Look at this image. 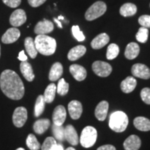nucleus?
<instances>
[{
  "instance_id": "f257e3e1",
  "label": "nucleus",
  "mask_w": 150,
  "mask_h": 150,
  "mask_svg": "<svg viewBox=\"0 0 150 150\" xmlns=\"http://www.w3.org/2000/svg\"><path fill=\"white\" fill-rule=\"evenodd\" d=\"M0 88L8 98L19 100L24 97V86L19 75L14 71L6 70L0 76Z\"/></svg>"
},
{
  "instance_id": "f03ea898",
  "label": "nucleus",
  "mask_w": 150,
  "mask_h": 150,
  "mask_svg": "<svg viewBox=\"0 0 150 150\" xmlns=\"http://www.w3.org/2000/svg\"><path fill=\"white\" fill-rule=\"evenodd\" d=\"M34 43L38 52L42 55H52L56 51V40L47 35H38L35 38Z\"/></svg>"
},
{
  "instance_id": "7ed1b4c3",
  "label": "nucleus",
  "mask_w": 150,
  "mask_h": 150,
  "mask_svg": "<svg viewBox=\"0 0 150 150\" xmlns=\"http://www.w3.org/2000/svg\"><path fill=\"white\" fill-rule=\"evenodd\" d=\"M129 124L127 114L122 111H115L110 115L109 127L112 131L117 133L123 132L126 130Z\"/></svg>"
},
{
  "instance_id": "20e7f679",
  "label": "nucleus",
  "mask_w": 150,
  "mask_h": 150,
  "mask_svg": "<svg viewBox=\"0 0 150 150\" xmlns=\"http://www.w3.org/2000/svg\"><path fill=\"white\" fill-rule=\"evenodd\" d=\"M97 138V131L93 127L88 126L82 131L80 137L81 145L85 148H89L95 145Z\"/></svg>"
},
{
  "instance_id": "39448f33",
  "label": "nucleus",
  "mask_w": 150,
  "mask_h": 150,
  "mask_svg": "<svg viewBox=\"0 0 150 150\" xmlns=\"http://www.w3.org/2000/svg\"><path fill=\"white\" fill-rule=\"evenodd\" d=\"M106 4L104 1H98L94 3L86 11L85 13V18L88 21H93L95 19L103 16L106 11Z\"/></svg>"
},
{
  "instance_id": "423d86ee",
  "label": "nucleus",
  "mask_w": 150,
  "mask_h": 150,
  "mask_svg": "<svg viewBox=\"0 0 150 150\" xmlns=\"http://www.w3.org/2000/svg\"><path fill=\"white\" fill-rule=\"evenodd\" d=\"M93 72L97 76L101 77H106L109 76L112 72V67L109 63L106 62L97 61L94 62L92 65Z\"/></svg>"
},
{
  "instance_id": "0eeeda50",
  "label": "nucleus",
  "mask_w": 150,
  "mask_h": 150,
  "mask_svg": "<svg viewBox=\"0 0 150 150\" xmlns=\"http://www.w3.org/2000/svg\"><path fill=\"white\" fill-rule=\"evenodd\" d=\"M27 120V110L26 108L20 106L16 108L13 115V122L18 128L22 127Z\"/></svg>"
},
{
  "instance_id": "6e6552de",
  "label": "nucleus",
  "mask_w": 150,
  "mask_h": 150,
  "mask_svg": "<svg viewBox=\"0 0 150 150\" xmlns=\"http://www.w3.org/2000/svg\"><path fill=\"white\" fill-rule=\"evenodd\" d=\"M131 73L135 77H138L142 79H149L150 78V70L147 65L136 63L131 68Z\"/></svg>"
},
{
  "instance_id": "1a4fd4ad",
  "label": "nucleus",
  "mask_w": 150,
  "mask_h": 150,
  "mask_svg": "<svg viewBox=\"0 0 150 150\" xmlns=\"http://www.w3.org/2000/svg\"><path fill=\"white\" fill-rule=\"evenodd\" d=\"M27 21V15L22 9H17L11 14L10 17V24L15 27H20Z\"/></svg>"
},
{
  "instance_id": "9d476101",
  "label": "nucleus",
  "mask_w": 150,
  "mask_h": 150,
  "mask_svg": "<svg viewBox=\"0 0 150 150\" xmlns=\"http://www.w3.org/2000/svg\"><path fill=\"white\" fill-rule=\"evenodd\" d=\"M54 24L50 20H44L38 22L35 25L34 32L38 35H46L54 30Z\"/></svg>"
},
{
  "instance_id": "9b49d317",
  "label": "nucleus",
  "mask_w": 150,
  "mask_h": 150,
  "mask_svg": "<svg viewBox=\"0 0 150 150\" xmlns=\"http://www.w3.org/2000/svg\"><path fill=\"white\" fill-rule=\"evenodd\" d=\"M66 110L64 106L62 105L56 106L54 108L53 115H52V120H53L54 125H58V126L63 125L66 119Z\"/></svg>"
},
{
  "instance_id": "f8f14e48",
  "label": "nucleus",
  "mask_w": 150,
  "mask_h": 150,
  "mask_svg": "<svg viewBox=\"0 0 150 150\" xmlns=\"http://www.w3.org/2000/svg\"><path fill=\"white\" fill-rule=\"evenodd\" d=\"M20 36V31L16 27L8 29L1 37V41L4 44H11L18 40Z\"/></svg>"
},
{
  "instance_id": "ddd939ff",
  "label": "nucleus",
  "mask_w": 150,
  "mask_h": 150,
  "mask_svg": "<svg viewBox=\"0 0 150 150\" xmlns=\"http://www.w3.org/2000/svg\"><path fill=\"white\" fill-rule=\"evenodd\" d=\"M68 111L70 117L73 120H77L81 117L82 112H83V107L81 103L79 101L72 100L68 104Z\"/></svg>"
},
{
  "instance_id": "4468645a",
  "label": "nucleus",
  "mask_w": 150,
  "mask_h": 150,
  "mask_svg": "<svg viewBox=\"0 0 150 150\" xmlns=\"http://www.w3.org/2000/svg\"><path fill=\"white\" fill-rule=\"evenodd\" d=\"M65 139L70 144V145L76 146L78 145L79 136L74 127L71 125H68L65 128Z\"/></svg>"
},
{
  "instance_id": "2eb2a0df",
  "label": "nucleus",
  "mask_w": 150,
  "mask_h": 150,
  "mask_svg": "<svg viewBox=\"0 0 150 150\" xmlns=\"http://www.w3.org/2000/svg\"><path fill=\"white\" fill-rule=\"evenodd\" d=\"M125 150H138L141 146V140L136 135H131L124 142Z\"/></svg>"
},
{
  "instance_id": "dca6fc26",
  "label": "nucleus",
  "mask_w": 150,
  "mask_h": 150,
  "mask_svg": "<svg viewBox=\"0 0 150 150\" xmlns=\"http://www.w3.org/2000/svg\"><path fill=\"white\" fill-rule=\"evenodd\" d=\"M70 72L76 81H81L86 78L87 72L86 70L81 65L77 64L71 65L70 67Z\"/></svg>"
},
{
  "instance_id": "f3484780",
  "label": "nucleus",
  "mask_w": 150,
  "mask_h": 150,
  "mask_svg": "<svg viewBox=\"0 0 150 150\" xmlns=\"http://www.w3.org/2000/svg\"><path fill=\"white\" fill-rule=\"evenodd\" d=\"M110 40V38L105 33H102L99 34L92 40L91 47L94 50H99V49L104 47L105 45L108 44Z\"/></svg>"
},
{
  "instance_id": "a211bd4d",
  "label": "nucleus",
  "mask_w": 150,
  "mask_h": 150,
  "mask_svg": "<svg viewBox=\"0 0 150 150\" xmlns=\"http://www.w3.org/2000/svg\"><path fill=\"white\" fill-rule=\"evenodd\" d=\"M108 110V103L106 101L99 102L95 108V115L99 121H104L106 118Z\"/></svg>"
},
{
  "instance_id": "6ab92c4d",
  "label": "nucleus",
  "mask_w": 150,
  "mask_h": 150,
  "mask_svg": "<svg viewBox=\"0 0 150 150\" xmlns=\"http://www.w3.org/2000/svg\"><path fill=\"white\" fill-rule=\"evenodd\" d=\"M20 71L26 80L28 81H32L34 79L35 75L33 73L31 65L27 61H22L20 63Z\"/></svg>"
},
{
  "instance_id": "aec40b11",
  "label": "nucleus",
  "mask_w": 150,
  "mask_h": 150,
  "mask_svg": "<svg viewBox=\"0 0 150 150\" xmlns=\"http://www.w3.org/2000/svg\"><path fill=\"white\" fill-rule=\"evenodd\" d=\"M137 85V81L133 76H128L122 81L121 90L125 93H130L134 91Z\"/></svg>"
},
{
  "instance_id": "412c9836",
  "label": "nucleus",
  "mask_w": 150,
  "mask_h": 150,
  "mask_svg": "<svg viewBox=\"0 0 150 150\" xmlns=\"http://www.w3.org/2000/svg\"><path fill=\"white\" fill-rule=\"evenodd\" d=\"M86 52V48L83 45H78L71 49L67 54V59L71 61H76L82 57Z\"/></svg>"
},
{
  "instance_id": "4be33fe9",
  "label": "nucleus",
  "mask_w": 150,
  "mask_h": 150,
  "mask_svg": "<svg viewBox=\"0 0 150 150\" xmlns=\"http://www.w3.org/2000/svg\"><path fill=\"white\" fill-rule=\"evenodd\" d=\"M63 73V65L61 63H55L52 65L49 74V79L52 81H55L61 77Z\"/></svg>"
},
{
  "instance_id": "5701e85b",
  "label": "nucleus",
  "mask_w": 150,
  "mask_h": 150,
  "mask_svg": "<svg viewBox=\"0 0 150 150\" xmlns=\"http://www.w3.org/2000/svg\"><path fill=\"white\" fill-rule=\"evenodd\" d=\"M140 53V47L136 42H130L127 45L125 50V56L127 59L132 60L136 59Z\"/></svg>"
},
{
  "instance_id": "b1692460",
  "label": "nucleus",
  "mask_w": 150,
  "mask_h": 150,
  "mask_svg": "<svg viewBox=\"0 0 150 150\" xmlns=\"http://www.w3.org/2000/svg\"><path fill=\"white\" fill-rule=\"evenodd\" d=\"M134 125L137 129L141 131L150 130V120L145 117H137L135 118Z\"/></svg>"
},
{
  "instance_id": "393cba45",
  "label": "nucleus",
  "mask_w": 150,
  "mask_h": 150,
  "mask_svg": "<svg viewBox=\"0 0 150 150\" xmlns=\"http://www.w3.org/2000/svg\"><path fill=\"white\" fill-rule=\"evenodd\" d=\"M50 126V120L48 119H40L35 121L33 125V130L38 134H42Z\"/></svg>"
},
{
  "instance_id": "a878e982",
  "label": "nucleus",
  "mask_w": 150,
  "mask_h": 150,
  "mask_svg": "<svg viewBox=\"0 0 150 150\" xmlns=\"http://www.w3.org/2000/svg\"><path fill=\"white\" fill-rule=\"evenodd\" d=\"M24 47H25L26 51H27V54H29L30 57L31 59H35L37 56L38 51L36 47H35L34 40H33L32 38H26L25 40H24Z\"/></svg>"
},
{
  "instance_id": "bb28decb",
  "label": "nucleus",
  "mask_w": 150,
  "mask_h": 150,
  "mask_svg": "<svg viewBox=\"0 0 150 150\" xmlns=\"http://www.w3.org/2000/svg\"><path fill=\"white\" fill-rule=\"evenodd\" d=\"M137 7L132 3H126L123 4L120 9V13L124 17L133 16L136 13Z\"/></svg>"
},
{
  "instance_id": "cd10ccee",
  "label": "nucleus",
  "mask_w": 150,
  "mask_h": 150,
  "mask_svg": "<svg viewBox=\"0 0 150 150\" xmlns=\"http://www.w3.org/2000/svg\"><path fill=\"white\" fill-rule=\"evenodd\" d=\"M56 92V86L54 83H50L47 87L46 88L45 91L44 97L45 101L47 103H52L55 98Z\"/></svg>"
},
{
  "instance_id": "c85d7f7f",
  "label": "nucleus",
  "mask_w": 150,
  "mask_h": 150,
  "mask_svg": "<svg viewBox=\"0 0 150 150\" xmlns=\"http://www.w3.org/2000/svg\"><path fill=\"white\" fill-rule=\"evenodd\" d=\"M45 107V101L43 95H39L36 99L34 108L35 117H39L42 114Z\"/></svg>"
},
{
  "instance_id": "c756f323",
  "label": "nucleus",
  "mask_w": 150,
  "mask_h": 150,
  "mask_svg": "<svg viewBox=\"0 0 150 150\" xmlns=\"http://www.w3.org/2000/svg\"><path fill=\"white\" fill-rule=\"evenodd\" d=\"M26 142L28 148L31 150H39L40 148V144L33 134H29L27 136Z\"/></svg>"
},
{
  "instance_id": "7c9ffc66",
  "label": "nucleus",
  "mask_w": 150,
  "mask_h": 150,
  "mask_svg": "<svg viewBox=\"0 0 150 150\" xmlns=\"http://www.w3.org/2000/svg\"><path fill=\"white\" fill-rule=\"evenodd\" d=\"M120 52V49L117 45L115 43H112L108 45L106 52V59L108 60H112L115 59L118 56Z\"/></svg>"
},
{
  "instance_id": "2f4dec72",
  "label": "nucleus",
  "mask_w": 150,
  "mask_h": 150,
  "mask_svg": "<svg viewBox=\"0 0 150 150\" xmlns=\"http://www.w3.org/2000/svg\"><path fill=\"white\" fill-rule=\"evenodd\" d=\"M52 131L53 134L56 139H57L59 141H63L65 139V128L61 126H58V125H53L52 126Z\"/></svg>"
},
{
  "instance_id": "473e14b6",
  "label": "nucleus",
  "mask_w": 150,
  "mask_h": 150,
  "mask_svg": "<svg viewBox=\"0 0 150 150\" xmlns=\"http://www.w3.org/2000/svg\"><path fill=\"white\" fill-rule=\"evenodd\" d=\"M56 91L59 95L61 96H64L67 95V93L69 91V84L65 81L64 79H61L59 81L58 83L57 88H56Z\"/></svg>"
},
{
  "instance_id": "72a5a7b5",
  "label": "nucleus",
  "mask_w": 150,
  "mask_h": 150,
  "mask_svg": "<svg viewBox=\"0 0 150 150\" xmlns=\"http://www.w3.org/2000/svg\"><path fill=\"white\" fill-rule=\"evenodd\" d=\"M148 35H149V30L147 28L140 27L138 33H136V40L141 43H145L148 40Z\"/></svg>"
},
{
  "instance_id": "f704fd0d",
  "label": "nucleus",
  "mask_w": 150,
  "mask_h": 150,
  "mask_svg": "<svg viewBox=\"0 0 150 150\" xmlns=\"http://www.w3.org/2000/svg\"><path fill=\"white\" fill-rule=\"evenodd\" d=\"M56 141L53 137H48L45 140L41 149L42 150H53L54 147L56 145Z\"/></svg>"
},
{
  "instance_id": "c9c22d12",
  "label": "nucleus",
  "mask_w": 150,
  "mask_h": 150,
  "mask_svg": "<svg viewBox=\"0 0 150 150\" xmlns=\"http://www.w3.org/2000/svg\"><path fill=\"white\" fill-rule=\"evenodd\" d=\"M72 32L73 35H74V37L79 41V42H82V41L85 40V35H83V32L81 31L79 26H73L72 27Z\"/></svg>"
},
{
  "instance_id": "e433bc0d",
  "label": "nucleus",
  "mask_w": 150,
  "mask_h": 150,
  "mask_svg": "<svg viewBox=\"0 0 150 150\" xmlns=\"http://www.w3.org/2000/svg\"><path fill=\"white\" fill-rule=\"evenodd\" d=\"M140 97L145 104L150 105V88H145L140 92Z\"/></svg>"
},
{
  "instance_id": "4c0bfd02",
  "label": "nucleus",
  "mask_w": 150,
  "mask_h": 150,
  "mask_svg": "<svg viewBox=\"0 0 150 150\" xmlns=\"http://www.w3.org/2000/svg\"><path fill=\"white\" fill-rule=\"evenodd\" d=\"M138 22L142 27L150 28V16L144 15L138 19Z\"/></svg>"
},
{
  "instance_id": "58836bf2",
  "label": "nucleus",
  "mask_w": 150,
  "mask_h": 150,
  "mask_svg": "<svg viewBox=\"0 0 150 150\" xmlns=\"http://www.w3.org/2000/svg\"><path fill=\"white\" fill-rule=\"evenodd\" d=\"M3 2L11 8H16L21 4V0H2Z\"/></svg>"
},
{
  "instance_id": "ea45409f",
  "label": "nucleus",
  "mask_w": 150,
  "mask_h": 150,
  "mask_svg": "<svg viewBox=\"0 0 150 150\" xmlns=\"http://www.w3.org/2000/svg\"><path fill=\"white\" fill-rule=\"evenodd\" d=\"M47 0H28V3L32 7H38L43 4Z\"/></svg>"
},
{
  "instance_id": "a19ab883",
  "label": "nucleus",
  "mask_w": 150,
  "mask_h": 150,
  "mask_svg": "<svg viewBox=\"0 0 150 150\" xmlns=\"http://www.w3.org/2000/svg\"><path fill=\"white\" fill-rule=\"evenodd\" d=\"M97 150H116V149L111 145H105L99 147Z\"/></svg>"
},
{
  "instance_id": "79ce46f5",
  "label": "nucleus",
  "mask_w": 150,
  "mask_h": 150,
  "mask_svg": "<svg viewBox=\"0 0 150 150\" xmlns=\"http://www.w3.org/2000/svg\"><path fill=\"white\" fill-rule=\"evenodd\" d=\"M18 59L20 60V61H27V56L26 55L25 53H24V50H22L19 53V55H18Z\"/></svg>"
},
{
  "instance_id": "37998d69",
  "label": "nucleus",
  "mask_w": 150,
  "mask_h": 150,
  "mask_svg": "<svg viewBox=\"0 0 150 150\" xmlns=\"http://www.w3.org/2000/svg\"><path fill=\"white\" fill-rule=\"evenodd\" d=\"M53 150H64V149H63V147L61 145H58V144H56L55 147H54Z\"/></svg>"
},
{
  "instance_id": "c03bdc74",
  "label": "nucleus",
  "mask_w": 150,
  "mask_h": 150,
  "mask_svg": "<svg viewBox=\"0 0 150 150\" xmlns=\"http://www.w3.org/2000/svg\"><path fill=\"white\" fill-rule=\"evenodd\" d=\"M54 22H56V24H57V25H58V27H59V28H63L62 27V24H61V22L59 21V20H58V19H56V18H54Z\"/></svg>"
},
{
  "instance_id": "a18cd8bd",
  "label": "nucleus",
  "mask_w": 150,
  "mask_h": 150,
  "mask_svg": "<svg viewBox=\"0 0 150 150\" xmlns=\"http://www.w3.org/2000/svg\"><path fill=\"white\" fill-rule=\"evenodd\" d=\"M65 150H76L74 149V148H73V147H68V148H67Z\"/></svg>"
},
{
  "instance_id": "49530a36",
  "label": "nucleus",
  "mask_w": 150,
  "mask_h": 150,
  "mask_svg": "<svg viewBox=\"0 0 150 150\" xmlns=\"http://www.w3.org/2000/svg\"><path fill=\"white\" fill-rule=\"evenodd\" d=\"M63 19H64V18H63V17L61 16H59V18H58V20H63Z\"/></svg>"
},
{
  "instance_id": "de8ad7c7",
  "label": "nucleus",
  "mask_w": 150,
  "mask_h": 150,
  "mask_svg": "<svg viewBox=\"0 0 150 150\" xmlns=\"http://www.w3.org/2000/svg\"><path fill=\"white\" fill-rule=\"evenodd\" d=\"M16 150H25L24 149V148H18V149H17Z\"/></svg>"
},
{
  "instance_id": "09e8293b",
  "label": "nucleus",
  "mask_w": 150,
  "mask_h": 150,
  "mask_svg": "<svg viewBox=\"0 0 150 150\" xmlns=\"http://www.w3.org/2000/svg\"><path fill=\"white\" fill-rule=\"evenodd\" d=\"M0 50H1V47H0ZM0 55H1V52H0Z\"/></svg>"
}]
</instances>
